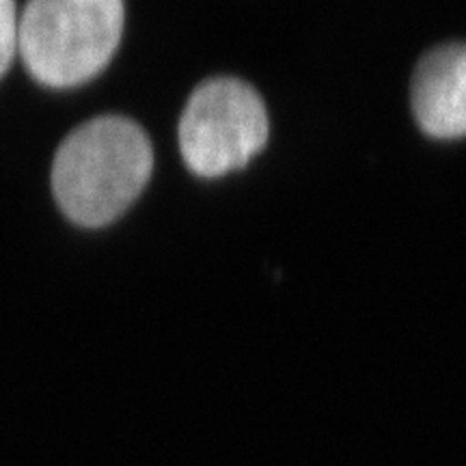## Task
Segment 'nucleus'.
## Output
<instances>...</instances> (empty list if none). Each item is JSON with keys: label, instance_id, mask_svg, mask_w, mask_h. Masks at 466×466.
Here are the masks:
<instances>
[{"label": "nucleus", "instance_id": "obj_1", "mask_svg": "<svg viewBox=\"0 0 466 466\" xmlns=\"http://www.w3.org/2000/svg\"><path fill=\"white\" fill-rule=\"evenodd\" d=\"M154 171V149L126 116H96L69 134L52 165V190L67 218L102 227L137 201Z\"/></svg>", "mask_w": 466, "mask_h": 466}, {"label": "nucleus", "instance_id": "obj_4", "mask_svg": "<svg viewBox=\"0 0 466 466\" xmlns=\"http://www.w3.org/2000/svg\"><path fill=\"white\" fill-rule=\"evenodd\" d=\"M412 113L428 137H466V44L441 46L419 61Z\"/></svg>", "mask_w": 466, "mask_h": 466}, {"label": "nucleus", "instance_id": "obj_2", "mask_svg": "<svg viewBox=\"0 0 466 466\" xmlns=\"http://www.w3.org/2000/svg\"><path fill=\"white\" fill-rule=\"evenodd\" d=\"M124 33L119 0H33L17 17V52L48 86H72L102 72Z\"/></svg>", "mask_w": 466, "mask_h": 466}, {"label": "nucleus", "instance_id": "obj_5", "mask_svg": "<svg viewBox=\"0 0 466 466\" xmlns=\"http://www.w3.org/2000/svg\"><path fill=\"white\" fill-rule=\"evenodd\" d=\"M17 52V17L11 0H0V76L7 72Z\"/></svg>", "mask_w": 466, "mask_h": 466}, {"label": "nucleus", "instance_id": "obj_3", "mask_svg": "<svg viewBox=\"0 0 466 466\" xmlns=\"http://www.w3.org/2000/svg\"><path fill=\"white\" fill-rule=\"evenodd\" d=\"M268 141L259 93L240 78L218 76L192 91L179 119V149L192 173L220 177L248 165Z\"/></svg>", "mask_w": 466, "mask_h": 466}]
</instances>
